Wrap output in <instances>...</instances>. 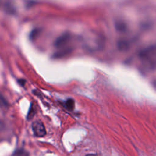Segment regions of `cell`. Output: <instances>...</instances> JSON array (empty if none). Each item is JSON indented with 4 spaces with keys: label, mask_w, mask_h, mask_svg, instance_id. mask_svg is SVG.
<instances>
[{
    "label": "cell",
    "mask_w": 156,
    "mask_h": 156,
    "mask_svg": "<svg viewBox=\"0 0 156 156\" xmlns=\"http://www.w3.org/2000/svg\"><path fill=\"white\" fill-rule=\"evenodd\" d=\"M140 57L149 68H155L156 67V46H151L143 49L140 53Z\"/></svg>",
    "instance_id": "cell-1"
},
{
    "label": "cell",
    "mask_w": 156,
    "mask_h": 156,
    "mask_svg": "<svg viewBox=\"0 0 156 156\" xmlns=\"http://www.w3.org/2000/svg\"><path fill=\"white\" fill-rule=\"evenodd\" d=\"M32 129L34 135L37 137H42L46 133L45 127L43 123L40 120L35 121L33 122Z\"/></svg>",
    "instance_id": "cell-2"
},
{
    "label": "cell",
    "mask_w": 156,
    "mask_h": 156,
    "mask_svg": "<svg viewBox=\"0 0 156 156\" xmlns=\"http://www.w3.org/2000/svg\"><path fill=\"white\" fill-rule=\"evenodd\" d=\"M85 156H97L96 154H88Z\"/></svg>",
    "instance_id": "cell-7"
},
{
    "label": "cell",
    "mask_w": 156,
    "mask_h": 156,
    "mask_svg": "<svg viewBox=\"0 0 156 156\" xmlns=\"http://www.w3.org/2000/svg\"><path fill=\"white\" fill-rule=\"evenodd\" d=\"M70 37V35L68 34H64L62 35H61L60 37H59L55 41L54 44L55 46L57 47H60L62 46L63 44H65V43H66L67 42V41L68 40V39Z\"/></svg>",
    "instance_id": "cell-3"
},
{
    "label": "cell",
    "mask_w": 156,
    "mask_h": 156,
    "mask_svg": "<svg viewBox=\"0 0 156 156\" xmlns=\"http://www.w3.org/2000/svg\"><path fill=\"white\" fill-rule=\"evenodd\" d=\"M15 155L16 156H29V154L26 150L21 149L18 150L15 152Z\"/></svg>",
    "instance_id": "cell-5"
},
{
    "label": "cell",
    "mask_w": 156,
    "mask_h": 156,
    "mask_svg": "<svg viewBox=\"0 0 156 156\" xmlns=\"http://www.w3.org/2000/svg\"><path fill=\"white\" fill-rule=\"evenodd\" d=\"M74 101L72 99H68L65 102V107L68 110H73L74 108Z\"/></svg>",
    "instance_id": "cell-4"
},
{
    "label": "cell",
    "mask_w": 156,
    "mask_h": 156,
    "mask_svg": "<svg viewBox=\"0 0 156 156\" xmlns=\"http://www.w3.org/2000/svg\"><path fill=\"white\" fill-rule=\"evenodd\" d=\"M19 83L21 85H24L25 84V80H24V79H20L19 80Z\"/></svg>",
    "instance_id": "cell-6"
}]
</instances>
